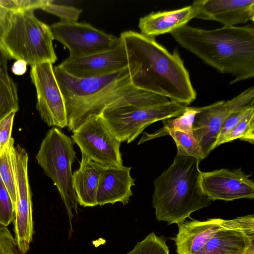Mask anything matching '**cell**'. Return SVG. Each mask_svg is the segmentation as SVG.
<instances>
[{
  "label": "cell",
  "mask_w": 254,
  "mask_h": 254,
  "mask_svg": "<svg viewBox=\"0 0 254 254\" xmlns=\"http://www.w3.org/2000/svg\"><path fill=\"white\" fill-rule=\"evenodd\" d=\"M200 111V107H187L180 116L162 120L163 127L153 133L143 132L137 144L147 140L167 135L171 130H177L193 134L192 125L196 115Z\"/></svg>",
  "instance_id": "obj_21"
},
{
  "label": "cell",
  "mask_w": 254,
  "mask_h": 254,
  "mask_svg": "<svg viewBox=\"0 0 254 254\" xmlns=\"http://www.w3.org/2000/svg\"><path fill=\"white\" fill-rule=\"evenodd\" d=\"M53 70L64 101L67 129L72 132L88 118L100 116L105 109L117 102L152 93L133 84L132 76L137 67L131 62L120 71L86 78L72 76L58 65Z\"/></svg>",
  "instance_id": "obj_3"
},
{
  "label": "cell",
  "mask_w": 254,
  "mask_h": 254,
  "mask_svg": "<svg viewBox=\"0 0 254 254\" xmlns=\"http://www.w3.org/2000/svg\"><path fill=\"white\" fill-rule=\"evenodd\" d=\"M103 165L82 154L79 168L72 173L73 188L80 205H97L96 193Z\"/></svg>",
  "instance_id": "obj_20"
},
{
  "label": "cell",
  "mask_w": 254,
  "mask_h": 254,
  "mask_svg": "<svg viewBox=\"0 0 254 254\" xmlns=\"http://www.w3.org/2000/svg\"><path fill=\"white\" fill-rule=\"evenodd\" d=\"M72 139L54 127L43 138L36 155L38 164L57 187L65 206L69 220L77 213V201L74 191L71 165L76 157Z\"/></svg>",
  "instance_id": "obj_7"
},
{
  "label": "cell",
  "mask_w": 254,
  "mask_h": 254,
  "mask_svg": "<svg viewBox=\"0 0 254 254\" xmlns=\"http://www.w3.org/2000/svg\"><path fill=\"white\" fill-rule=\"evenodd\" d=\"M200 162L177 155L172 164L154 180L152 205L158 221L179 224L192 212L211 204L201 187Z\"/></svg>",
  "instance_id": "obj_4"
},
{
  "label": "cell",
  "mask_w": 254,
  "mask_h": 254,
  "mask_svg": "<svg viewBox=\"0 0 254 254\" xmlns=\"http://www.w3.org/2000/svg\"><path fill=\"white\" fill-rule=\"evenodd\" d=\"M0 254H25L7 227L0 226Z\"/></svg>",
  "instance_id": "obj_31"
},
{
  "label": "cell",
  "mask_w": 254,
  "mask_h": 254,
  "mask_svg": "<svg viewBox=\"0 0 254 254\" xmlns=\"http://www.w3.org/2000/svg\"><path fill=\"white\" fill-rule=\"evenodd\" d=\"M6 65V57L0 50V67Z\"/></svg>",
  "instance_id": "obj_33"
},
{
  "label": "cell",
  "mask_w": 254,
  "mask_h": 254,
  "mask_svg": "<svg viewBox=\"0 0 254 254\" xmlns=\"http://www.w3.org/2000/svg\"><path fill=\"white\" fill-rule=\"evenodd\" d=\"M239 138L251 144L254 142V112L244 118L221 142V144Z\"/></svg>",
  "instance_id": "obj_26"
},
{
  "label": "cell",
  "mask_w": 254,
  "mask_h": 254,
  "mask_svg": "<svg viewBox=\"0 0 254 254\" xmlns=\"http://www.w3.org/2000/svg\"><path fill=\"white\" fill-rule=\"evenodd\" d=\"M7 67L5 65L0 69V121L11 112L19 109L17 87Z\"/></svg>",
  "instance_id": "obj_22"
},
{
  "label": "cell",
  "mask_w": 254,
  "mask_h": 254,
  "mask_svg": "<svg viewBox=\"0 0 254 254\" xmlns=\"http://www.w3.org/2000/svg\"><path fill=\"white\" fill-rule=\"evenodd\" d=\"M254 246V215L231 220L195 254H246Z\"/></svg>",
  "instance_id": "obj_15"
},
{
  "label": "cell",
  "mask_w": 254,
  "mask_h": 254,
  "mask_svg": "<svg viewBox=\"0 0 254 254\" xmlns=\"http://www.w3.org/2000/svg\"><path fill=\"white\" fill-rule=\"evenodd\" d=\"M183 48L219 72L231 74L230 84L254 76L253 25L205 30L188 24L171 33Z\"/></svg>",
  "instance_id": "obj_2"
},
{
  "label": "cell",
  "mask_w": 254,
  "mask_h": 254,
  "mask_svg": "<svg viewBox=\"0 0 254 254\" xmlns=\"http://www.w3.org/2000/svg\"><path fill=\"white\" fill-rule=\"evenodd\" d=\"M30 77L37 93L36 109L42 120L49 127H67L63 94L50 63L31 66Z\"/></svg>",
  "instance_id": "obj_11"
},
{
  "label": "cell",
  "mask_w": 254,
  "mask_h": 254,
  "mask_svg": "<svg viewBox=\"0 0 254 254\" xmlns=\"http://www.w3.org/2000/svg\"><path fill=\"white\" fill-rule=\"evenodd\" d=\"M15 216V206L0 177V226L7 227Z\"/></svg>",
  "instance_id": "obj_27"
},
{
  "label": "cell",
  "mask_w": 254,
  "mask_h": 254,
  "mask_svg": "<svg viewBox=\"0 0 254 254\" xmlns=\"http://www.w3.org/2000/svg\"><path fill=\"white\" fill-rule=\"evenodd\" d=\"M120 38L129 61L137 67L131 79L134 86L186 106L195 100L196 92L177 49L171 53L155 38L131 30Z\"/></svg>",
  "instance_id": "obj_1"
},
{
  "label": "cell",
  "mask_w": 254,
  "mask_h": 254,
  "mask_svg": "<svg viewBox=\"0 0 254 254\" xmlns=\"http://www.w3.org/2000/svg\"><path fill=\"white\" fill-rule=\"evenodd\" d=\"M131 167L103 165L96 193L97 205L114 204L121 202L128 203L133 193L131 188L135 179L130 176Z\"/></svg>",
  "instance_id": "obj_17"
},
{
  "label": "cell",
  "mask_w": 254,
  "mask_h": 254,
  "mask_svg": "<svg viewBox=\"0 0 254 254\" xmlns=\"http://www.w3.org/2000/svg\"><path fill=\"white\" fill-rule=\"evenodd\" d=\"M195 18L235 26L254 21V0H198L192 4Z\"/></svg>",
  "instance_id": "obj_16"
},
{
  "label": "cell",
  "mask_w": 254,
  "mask_h": 254,
  "mask_svg": "<svg viewBox=\"0 0 254 254\" xmlns=\"http://www.w3.org/2000/svg\"><path fill=\"white\" fill-rule=\"evenodd\" d=\"M187 106L157 94L126 99L105 109L100 115L121 142L134 140L151 124L181 116Z\"/></svg>",
  "instance_id": "obj_6"
},
{
  "label": "cell",
  "mask_w": 254,
  "mask_h": 254,
  "mask_svg": "<svg viewBox=\"0 0 254 254\" xmlns=\"http://www.w3.org/2000/svg\"><path fill=\"white\" fill-rule=\"evenodd\" d=\"M254 112V104L244 109L231 114L223 122L217 138L215 148L221 145V142L244 118Z\"/></svg>",
  "instance_id": "obj_29"
},
{
  "label": "cell",
  "mask_w": 254,
  "mask_h": 254,
  "mask_svg": "<svg viewBox=\"0 0 254 254\" xmlns=\"http://www.w3.org/2000/svg\"><path fill=\"white\" fill-rule=\"evenodd\" d=\"M1 67H0V69Z\"/></svg>",
  "instance_id": "obj_34"
},
{
  "label": "cell",
  "mask_w": 254,
  "mask_h": 254,
  "mask_svg": "<svg viewBox=\"0 0 254 254\" xmlns=\"http://www.w3.org/2000/svg\"><path fill=\"white\" fill-rule=\"evenodd\" d=\"M246 101L239 94L227 100H221L200 107L192 125L193 135L198 142L204 158L215 149L221 126L227 117L245 108Z\"/></svg>",
  "instance_id": "obj_12"
},
{
  "label": "cell",
  "mask_w": 254,
  "mask_h": 254,
  "mask_svg": "<svg viewBox=\"0 0 254 254\" xmlns=\"http://www.w3.org/2000/svg\"><path fill=\"white\" fill-rule=\"evenodd\" d=\"M129 65L127 51L121 40L120 44L113 49L82 57H68L58 66L72 76L86 78L114 73Z\"/></svg>",
  "instance_id": "obj_13"
},
{
  "label": "cell",
  "mask_w": 254,
  "mask_h": 254,
  "mask_svg": "<svg viewBox=\"0 0 254 254\" xmlns=\"http://www.w3.org/2000/svg\"><path fill=\"white\" fill-rule=\"evenodd\" d=\"M195 15L192 5L176 10L152 12L140 18L138 23L140 33L153 38L162 34H171L187 24L195 18Z\"/></svg>",
  "instance_id": "obj_19"
},
{
  "label": "cell",
  "mask_w": 254,
  "mask_h": 254,
  "mask_svg": "<svg viewBox=\"0 0 254 254\" xmlns=\"http://www.w3.org/2000/svg\"><path fill=\"white\" fill-rule=\"evenodd\" d=\"M50 27L54 39L68 49L70 58L111 50L121 42L120 37L108 34L86 22L60 21Z\"/></svg>",
  "instance_id": "obj_10"
},
{
  "label": "cell",
  "mask_w": 254,
  "mask_h": 254,
  "mask_svg": "<svg viewBox=\"0 0 254 254\" xmlns=\"http://www.w3.org/2000/svg\"><path fill=\"white\" fill-rule=\"evenodd\" d=\"M71 139L81 154L103 165L123 166L121 142L101 116H91L72 131Z\"/></svg>",
  "instance_id": "obj_9"
},
{
  "label": "cell",
  "mask_w": 254,
  "mask_h": 254,
  "mask_svg": "<svg viewBox=\"0 0 254 254\" xmlns=\"http://www.w3.org/2000/svg\"><path fill=\"white\" fill-rule=\"evenodd\" d=\"M127 254H170L166 245V239L157 236L154 232L148 235L135 245L134 249Z\"/></svg>",
  "instance_id": "obj_25"
},
{
  "label": "cell",
  "mask_w": 254,
  "mask_h": 254,
  "mask_svg": "<svg viewBox=\"0 0 254 254\" xmlns=\"http://www.w3.org/2000/svg\"><path fill=\"white\" fill-rule=\"evenodd\" d=\"M16 112L13 111L0 121V157L11 138L14 118Z\"/></svg>",
  "instance_id": "obj_32"
},
{
  "label": "cell",
  "mask_w": 254,
  "mask_h": 254,
  "mask_svg": "<svg viewBox=\"0 0 254 254\" xmlns=\"http://www.w3.org/2000/svg\"><path fill=\"white\" fill-rule=\"evenodd\" d=\"M47 0H0V7L13 11L42 9Z\"/></svg>",
  "instance_id": "obj_30"
},
{
  "label": "cell",
  "mask_w": 254,
  "mask_h": 254,
  "mask_svg": "<svg viewBox=\"0 0 254 254\" xmlns=\"http://www.w3.org/2000/svg\"><path fill=\"white\" fill-rule=\"evenodd\" d=\"M167 135L172 136L176 144L177 155L192 157L200 161L204 159L201 148L193 134L171 130L168 132Z\"/></svg>",
  "instance_id": "obj_23"
},
{
  "label": "cell",
  "mask_w": 254,
  "mask_h": 254,
  "mask_svg": "<svg viewBox=\"0 0 254 254\" xmlns=\"http://www.w3.org/2000/svg\"><path fill=\"white\" fill-rule=\"evenodd\" d=\"M10 155L16 188L14 239L21 252L26 254L33 240L34 222L32 195L28 175V155L19 145H11Z\"/></svg>",
  "instance_id": "obj_8"
},
{
  "label": "cell",
  "mask_w": 254,
  "mask_h": 254,
  "mask_svg": "<svg viewBox=\"0 0 254 254\" xmlns=\"http://www.w3.org/2000/svg\"><path fill=\"white\" fill-rule=\"evenodd\" d=\"M231 220L211 218L205 221L191 219L178 224V233L172 238L178 254H195L215 233L230 223Z\"/></svg>",
  "instance_id": "obj_18"
},
{
  "label": "cell",
  "mask_w": 254,
  "mask_h": 254,
  "mask_svg": "<svg viewBox=\"0 0 254 254\" xmlns=\"http://www.w3.org/2000/svg\"><path fill=\"white\" fill-rule=\"evenodd\" d=\"M50 26L34 10L13 11L0 7V50L6 57L31 66L55 63L57 57Z\"/></svg>",
  "instance_id": "obj_5"
},
{
  "label": "cell",
  "mask_w": 254,
  "mask_h": 254,
  "mask_svg": "<svg viewBox=\"0 0 254 254\" xmlns=\"http://www.w3.org/2000/svg\"><path fill=\"white\" fill-rule=\"evenodd\" d=\"M14 141V139L11 137L8 145L0 157V177L15 206L16 202V188L10 155L11 145Z\"/></svg>",
  "instance_id": "obj_24"
},
{
  "label": "cell",
  "mask_w": 254,
  "mask_h": 254,
  "mask_svg": "<svg viewBox=\"0 0 254 254\" xmlns=\"http://www.w3.org/2000/svg\"><path fill=\"white\" fill-rule=\"evenodd\" d=\"M42 10L58 16L62 21H77L82 10L71 6L59 4L47 0Z\"/></svg>",
  "instance_id": "obj_28"
},
{
  "label": "cell",
  "mask_w": 254,
  "mask_h": 254,
  "mask_svg": "<svg viewBox=\"0 0 254 254\" xmlns=\"http://www.w3.org/2000/svg\"><path fill=\"white\" fill-rule=\"evenodd\" d=\"M241 169L201 172L202 191L212 201L254 199V183Z\"/></svg>",
  "instance_id": "obj_14"
}]
</instances>
